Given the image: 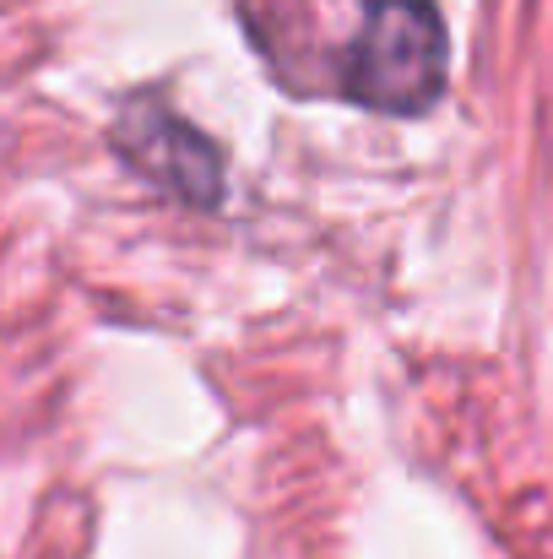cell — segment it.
I'll list each match as a JSON object with an SVG mask.
<instances>
[{
  "mask_svg": "<svg viewBox=\"0 0 553 559\" xmlns=\"http://www.w3.org/2000/svg\"><path fill=\"white\" fill-rule=\"evenodd\" d=\"M450 76V38L434 0H374L348 49L342 87L380 115H423Z\"/></svg>",
  "mask_w": 553,
  "mask_h": 559,
  "instance_id": "1",
  "label": "cell"
},
{
  "mask_svg": "<svg viewBox=\"0 0 553 559\" xmlns=\"http://www.w3.org/2000/svg\"><path fill=\"white\" fill-rule=\"evenodd\" d=\"M115 147H120V158L136 175H147L153 186H164L169 195H180L190 206L223 201V153L190 120H180L169 104H158L153 93L120 104Z\"/></svg>",
  "mask_w": 553,
  "mask_h": 559,
  "instance_id": "2",
  "label": "cell"
}]
</instances>
